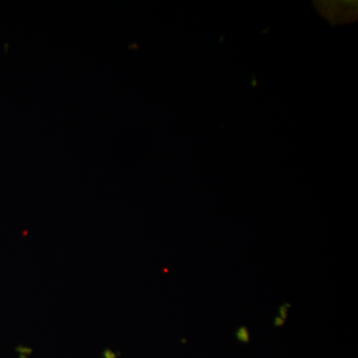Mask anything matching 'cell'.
I'll list each match as a JSON object with an SVG mask.
<instances>
[{
	"instance_id": "1",
	"label": "cell",
	"mask_w": 358,
	"mask_h": 358,
	"mask_svg": "<svg viewBox=\"0 0 358 358\" xmlns=\"http://www.w3.org/2000/svg\"><path fill=\"white\" fill-rule=\"evenodd\" d=\"M236 336L240 341H244V343H247V341H249L250 338L248 329H247L245 327H240V329L237 331Z\"/></svg>"
},
{
	"instance_id": "2",
	"label": "cell",
	"mask_w": 358,
	"mask_h": 358,
	"mask_svg": "<svg viewBox=\"0 0 358 358\" xmlns=\"http://www.w3.org/2000/svg\"><path fill=\"white\" fill-rule=\"evenodd\" d=\"M289 307H291V306L288 305V303H286V305L282 306V307L280 308V317H281V319L284 320L286 319L287 312H288Z\"/></svg>"
},
{
	"instance_id": "3",
	"label": "cell",
	"mask_w": 358,
	"mask_h": 358,
	"mask_svg": "<svg viewBox=\"0 0 358 358\" xmlns=\"http://www.w3.org/2000/svg\"><path fill=\"white\" fill-rule=\"evenodd\" d=\"M285 320L281 319V317H275L274 324L275 327H282L284 324Z\"/></svg>"
}]
</instances>
